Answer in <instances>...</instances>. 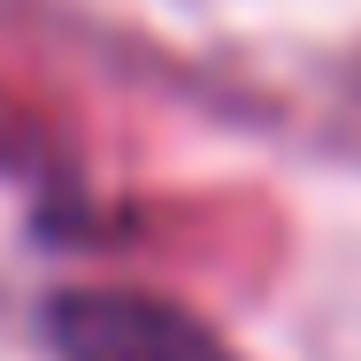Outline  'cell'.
I'll list each match as a JSON object with an SVG mask.
<instances>
[{
	"label": "cell",
	"instance_id": "6da1fadb",
	"mask_svg": "<svg viewBox=\"0 0 361 361\" xmlns=\"http://www.w3.org/2000/svg\"><path fill=\"white\" fill-rule=\"evenodd\" d=\"M47 338L62 361H238L200 315L154 292L77 285L47 300Z\"/></svg>",
	"mask_w": 361,
	"mask_h": 361
}]
</instances>
